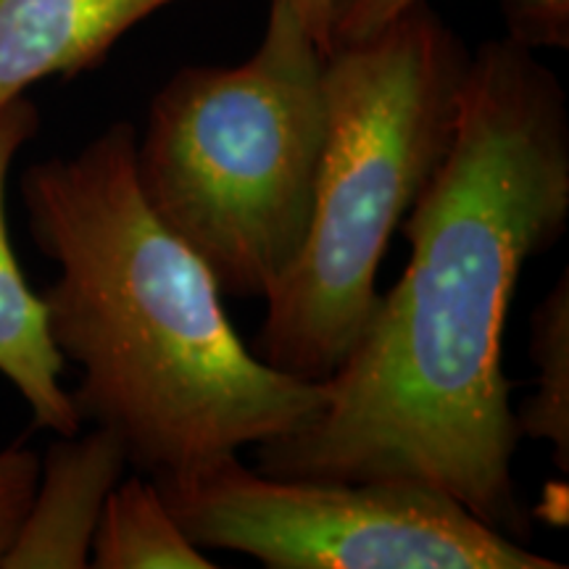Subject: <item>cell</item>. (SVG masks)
Returning a JSON list of instances; mask_svg holds the SVG:
<instances>
[{
  "mask_svg": "<svg viewBox=\"0 0 569 569\" xmlns=\"http://www.w3.org/2000/svg\"><path fill=\"white\" fill-rule=\"evenodd\" d=\"M567 222L565 88L532 48L490 40L469 53L451 146L401 222L407 272L319 382L322 407L256 446L261 472L415 482L530 540L501 336L522 267Z\"/></svg>",
  "mask_w": 569,
  "mask_h": 569,
  "instance_id": "6da1fadb",
  "label": "cell"
},
{
  "mask_svg": "<svg viewBox=\"0 0 569 569\" xmlns=\"http://www.w3.org/2000/svg\"><path fill=\"white\" fill-rule=\"evenodd\" d=\"M134 127L32 163L19 180L34 246L59 277L42 301L82 422L106 427L142 475L177 472L267 443L322 407V386L243 346L222 290L169 232L134 180Z\"/></svg>",
  "mask_w": 569,
  "mask_h": 569,
  "instance_id": "7a4b0ae2",
  "label": "cell"
},
{
  "mask_svg": "<svg viewBox=\"0 0 569 569\" xmlns=\"http://www.w3.org/2000/svg\"><path fill=\"white\" fill-rule=\"evenodd\" d=\"M465 42L427 0L375 38L325 56L327 130L315 211L296 264L269 293L251 351L322 382L372 317L390 238L436 177L457 127Z\"/></svg>",
  "mask_w": 569,
  "mask_h": 569,
  "instance_id": "3957f363",
  "label": "cell"
},
{
  "mask_svg": "<svg viewBox=\"0 0 569 569\" xmlns=\"http://www.w3.org/2000/svg\"><path fill=\"white\" fill-rule=\"evenodd\" d=\"M325 53L290 9L240 67H184L134 140V180L222 296L267 298L306 243L327 109Z\"/></svg>",
  "mask_w": 569,
  "mask_h": 569,
  "instance_id": "277c9868",
  "label": "cell"
},
{
  "mask_svg": "<svg viewBox=\"0 0 569 569\" xmlns=\"http://www.w3.org/2000/svg\"><path fill=\"white\" fill-rule=\"evenodd\" d=\"M148 478L198 549L267 569H561L415 482L282 478L238 453Z\"/></svg>",
  "mask_w": 569,
  "mask_h": 569,
  "instance_id": "5b68a950",
  "label": "cell"
},
{
  "mask_svg": "<svg viewBox=\"0 0 569 569\" xmlns=\"http://www.w3.org/2000/svg\"><path fill=\"white\" fill-rule=\"evenodd\" d=\"M127 446L106 427L59 436L40 459L38 488L0 569H82L106 498L124 478Z\"/></svg>",
  "mask_w": 569,
  "mask_h": 569,
  "instance_id": "8992f818",
  "label": "cell"
},
{
  "mask_svg": "<svg viewBox=\"0 0 569 569\" xmlns=\"http://www.w3.org/2000/svg\"><path fill=\"white\" fill-rule=\"evenodd\" d=\"M177 0H0V109L48 77L101 67L132 27Z\"/></svg>",
  "mask_w": 569,
  "mask_h": 569,
  "instance_id": "52a82bcc",
  "label": "cell"
},
{
  "mask_svg": "<svg viewBox=\"0 0 569 569\" xmlns=\"http://www.w3.org/2000/svg\"><path fill=\"white\" fill-rule=\"evenodd\" d=\"M63 353L56 346L42 296L32 293L17 253L0 256V375L19 390L34 425L77 436L82 417L61 386Z\"/></svg>",
  "mask_w": 569,
  "mask_h": 569,
  "instance_id": "ba28073f",
  "label": "cell"
},
{
  "mask_svg": "<svg viewBox=\"0 0 569 569\" xmlns=\"http://www.w3.org/2000/svg\"><path fill=\"white\" fill-rule=\"evenodd\" d=\"M96 569H213L184 536L148 475L122 478L106 498L90 549Z\"/></svg>",
  "mask_w": 569,
  "mask_h": 569,
  "instance_id": "9c48e42d",
  "label": "cell"
},
{
  "mask_svg": "<svg viewBox=\"0 0 569 569\" xmlns=\"http://www.w3.org/2000/svg\"><path fill=\"white\" fill-rule=\"evenodd\" d=\"M530 359L536 365V393L515 409L519 436L546 440L553 461L569 472V272L532 311Z\"/></svg>",
  "mask_w": 569,
  "mask_h": 569,
  "instance_id": "30bf717a",
  "label": "cell"
},
{
  "mask_svg": "<svg viewBox=\"0 0 569 569\" xmlns=\"http://www.w3.org/2000/svg\"><path fill=\"white\" fill-rule=\"evenodd\" d=\"M415 3L417 0H332L327 53L375 38ZM501 6L507 38L532 51L569 46V0H501Z\"/></svg>",
  "mask_w": 569,
  "mask_h": 569,
  "instance_id": "8fae6325",
  "label": "cell"
},
{
  "mask_svg": "<svg viewBox=\"0 0 569 569\" xmlns=\"http://www.w3.org/2000/svg\"><path fill=\"white\" fill-rule=\"evenodd\" d=\"M40 475V453L27 446L0 451V561L17 540Z\"/></svg>",
  "mask_w": 569,
  "mask_h": 569,
  "instance_id": "7c38bea8",
  "label": "cell"
},
{
  "mask_svg": "<svg viewBox=\"0 0 569 569\" xmlns=\"http://www.w3.org/2000/svg\"><path fill=\"white\" fill-rule=\"evenodd\" d=\"M40 127V113L30 98L21 96L0 109V256L13 251L6 219V190H9L11 167L21 148L34 138Z\"/></svg>",
  "mask_w": 569,
  "mask_h": 569,
  "instance_id": "4fadbf2b",
  "label": "cell"
},
{
  "mask_svg": "<svg viewBox=\"0 0 569 569\" xmlns=\"http://www.w3.org/2000/svg\"><path fill=\"white\" fill-rule=\"evenodd\" d=\"M272 3H280L284 9H290L303 24V30L311 34V40L317 42L319 51L327 53V30H330V6L332 0H272Z\"/></svg>",
  "mask_w": 569,
  "mask_h": 569,
  "instance_id": "5bb4252c",
  "label": "cell"
}]
</instances>
